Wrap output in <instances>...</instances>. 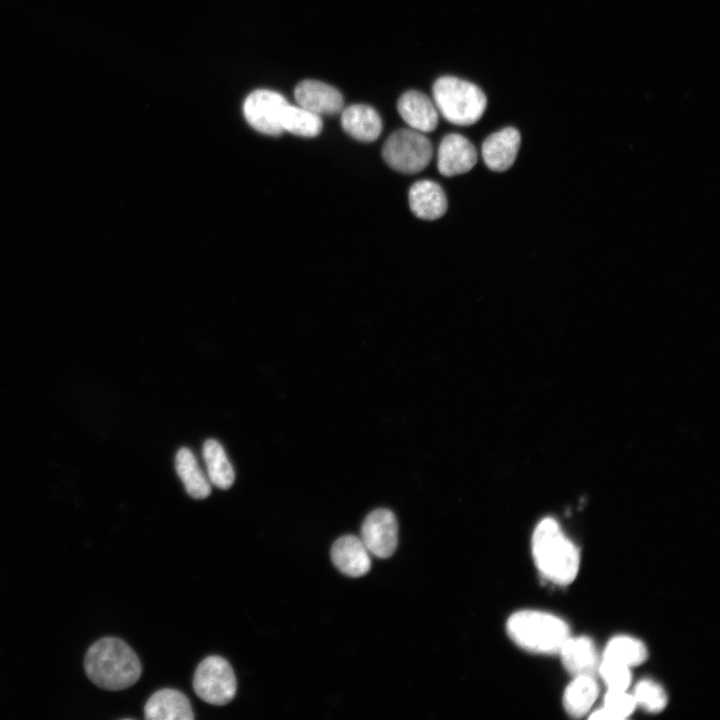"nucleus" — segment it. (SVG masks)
Listing matches in <instances>:
<instances>
[{
    "label": "nucleus",
    "instance_id": "f257e3e1",
    "mask_svg": "<svg viewBox=\"0 0 720 720\" xmlns=\"http://www.w3.org/2000/svg\"><path fill=\"white\" fill-rule=\"evenodd\" d=\"M84 670L98 687L118 691L134 685L141 676L142 667L138 656L125 641L104 637L88 648Z\"/></svg>",
    "mask_w": 720,
    "mask_h": 720
},
{
    "label": "nucleus",
    "instance_id": "f03ea898",
    "mask_svg": "<svg viewBox=\"0 0 720 720\" xmlns=\"http://www.w3.org/2000/svg\"><path fill=\"white\" fill-rule=\"evenodd\" d=\"M532 555L541 575L557 585H568L580 567V552L553 518L542 519L534 529Z\"/></svg>",
    "mask_w": 720,
    "mask_h": 720
},
{
    "label": "nucleus",
    "instance_id": "7ed1b4c3",
    "mask_svg": "<svg viewBox=\"0 0 720 720\" xmlns=\"http://www.w3.org/2000/svg\"><path fill=\"white\" fill-rule=\"evenodd\" d=\"M510 639L520 648L538 654L559 653L571 636L567 623L561 618L539 610H521L507 620Z\"/></svg>",
    "mask_w": 720,
    "mask_h": 720
},
{
    "label": "nucleus",
    "instance_id": "20e7f679",
    "mask_svg": "<svg viewBox=\"0 0 720 720\" xmlns=\"http://www.w3.org/2000/svg\"><path fill=\"white\" fill-rule=\"evenodd\" d=\"M434 104L449 122L468 126L483 115L487 99L475 84L454 76L438 78L432 88Z\"/></svg>",
    "mask_w": 720,
    "mask_h": 720
},
{
    "label": "nucleus",
    "instance_id": "39448f33",
    "mask_svg": "<svg viewBox=\"0 0 720 720\" xmlns=\"http://www.w3.org/2000/svg\"><path fill=\"white\" fill-rule=\"evenodd\" d=\"M433 154L430 140L414 129L393 132L382 148L385 162L404 174H415L427 167Z\"/></svg>",
    "mask_w": 720,
    "mask_h": 720
},
{
    "label": "nucleus",
    "instance_id": "423d86ee",
    "mask_svg": "<svg viewBox=\"0 0 720 720\" xmlns=\"http://www.w3.org/2000/svg\"><path fill=\"white\" fill-rule=\"evenodd\" d=\"M193 687L203 701L212 705H225L234 698L237 682L229 662L220 656L212 655L197 666Z\"/></svg>",
    "mask_w": 720,
    "mask_h": 720
},
{
    "label": "nucleus",
    "instance_id": "0eeeda50",
    "mask_svg": "<svg viewBox=\"0 0 720 720\" xmlns=\"http://www.w3.org/2000/svg\"><path fill=\"white\" fill-rule=\"evenodd\" d=\"M288 104L285 97L275 91L259 89L247 96L243 113L251 127L267 135L283 133L281 117Z\"/></svg>",
    "mask_w": 720,
    "mask_h": 720
},
{
    "label": "nucleus",
    "instance_id": "6e6552de",
    "mask_svg": "<svg viewBox=\"0 0 720 720\" xmlns=\"http://www.w3.org/2000/svg\"><path fill=\"white\" fill-rule=\"evenodd\" d=\"M360 539L369 553L379 558L391 556L398 542V525L394 514L387 509L371 512L362 524Z\"/></svg>",
    "mask_w": 720,
    "mask_h": 720
},
{
    "label": "nucleus",
    "instance_id": "1a4fd4ad",
    "mask_svg": "<svg viewBox=\"0 0 720 720\" xmlns=\"http://www.w3.org/2000/svg\"><path fill=\"white\" fill-rule=\"evenodd\" d=\"M478 159L474 145L463 135H446L438 148L437 168L446 177L470 171Z\"/></svg>",
    "mask_w": 720,
    "mask_h": 720
},
{
    "label": "nucleus",
    "instance_id": "9d476101",
    "mask_svg": "<svg viewBox=\"0 0 720 720\" xmlns=\"http://www.w3.org/2000/svg\"><path fill=\"white\" fill-rule=\"evenodd\" d=\"M294 96L299 106L317 115H333L343 109L342 94L322 81H301L295 88Z\"/></svg>",
    "mask_w": 720,
    "mask_h": 720
},
{
    "label": "nucleus",
    "instance_id": "9b49d317",
    "mask_svg": "<svg viewBox=\"0 0 720 720\" xmlns=\"http://www.w3.org/2000/svg\"><path fill=\"white\" fill-rule=\"evenodd\" d=\"M521 143L517 129L506 127L490 134L482 144V158L486 166L497 172L509 169L515 162Z\"/></svg>",
    "mask_w": 720,
    "mask_h": 720
},
{
    "label": "nucleus",
    "instance_id": "f8f14e48",
    "mask_svg": "<svg viewBox=\"0 0 720 720\" xmlns=\"http://www.w3.org/2000/svg\"><path fill=\"white\" fill-rule=\"evenodd\" d=\"M402 119L416 131L431 132L438 125V110L434 102L422 92L409 90L397 102Z\"/></svg>",
    "mask_w": 720,
    "mask_h": 720
},
{
    "label": "nucleus",
    "instance_id": "ddd939ff",
    "mask_svg": "<svg viewBox=\"0 0 720 720\" xmlns=\"http://www.w3.org/2000/svg\"><path fill=\"white\" fill-rule=\"evenodd\" d=\"M565 669L573 676H592L598 672L599 659L596 647L587 636H570L559 653Z\"/></svg>",
    "mask_w": 720,
    "mask_h": 720
},
{
    "label": "nucleus",
    "instance_id": "4468645a",
    "mask_svg": "<svg viewBox=\"0 0 720 720\" xmlns=\"http://www.w3.org/2000/svg\"><path fill=\"white\" fill-rule=\"evenodd\" d=\"M331 559L339 571L350 577L365 575L371 566L369 551L360 538L352 535L340 537L334 542Z\"/></svg>",
    "mask_w": 720,
    "mask_h": 720
},
{
    "label": "nucleus",
    "instance_id": "2eb2a0df",
    "mask_svg": "<svg viewBox=\"0 0 720 720\" xmlns=\"http://www.w3.org/2000/svg\"><path fill=\"white\" fill-rule=\"evenodd\" d=\"M144 715L148 720H192L194 718L189 699L180 691L165 688L158 690L147 700Z\"/></svg>",
    "mask_w": 720,
    "mask_h": 720
},
{
    "label": "nucleus",
    "instance_id": "dca6fc26",
    "mask_svg": "<svg viewBox=\"0 0 720 720\" xmlns=\"http://www.w3.org/2000/svg\"><path fill=\"white\" fill-rule=\"evenodd\" d=\"M409 205L415 216L435 220L447 210V197L442 187L431 180L415 182L409 190Z\"/></svg>",
    "mask_w": 720,
    "mask_h": 720
},
{
    "label": "nucleus",
    "instance_id": "f3484780",
    "mask_svg": "<svg viewBox=\"0 0 720 720\" xmlns=\"http://www.w3.org/2000/svg\"><path fill=\"white\" fill-rule=\"evenodd\" d=\"M343 130L362 142L376 140L382 131V121L377 111L365 104H354L341 113Z\"/></svg>",
    "mask_w": 720,
    "mask_h": 720
},
{
    "label": "nucleus",
    "instance_id": "a211bd4d",
    "mask_svg": "<svg viewBox=\"0 0 720 720\" xmlns=\"http://www.w3.org/2000/svg\"><path fill=\"white\" fill-rule=\"evenodd\" d=\"M599 693V687L592 676H576L568 684L563 694V706L573 718L586 715Z\"/></svg>",
    "mask_w": 720,
    "mask_h": 720
},
{
    "label": "nucleus",
    "instance_id": "6ab92c4d",
    "mask_svg": "<svg viewBox=\"0 0 720 720\" xmlns=\"http://www.w3.org/2000/svg\"><path fill=\"white\" fill-rule=\"evenodd\" d=\"M175 468L186 492L195 499H204L211 493L210 481L205 477L194 454L181 448L175 457Z\"/></svg>",
    "mask_w": 720,
    "mask_h": 720
},
{
    "label": "nucleus",
    "instance_id": "aec40b11",
    "mask_svg": "<svg viewBox=\"0 0 720 720\" xmlns=\"http://www.w3.org/2000/svg\"><path fill=\"white\" fill-rule=\"evenodd\" d=\"M203 458L207 468L209 481L220 489H228L234 483L233 467L222 445L208 439L203 445Z\"/></svg>",
    "mask_w": 720,
    "mask_h": 720
},
{
    "label": "nucleus",
    "instance_id": "412c9836",
    "mask_svg": "<svg viewBox=\"0 0 720 720\" xmlns=\"http://www.w3.org/2000/svg\"><path fill=\"white\" fill-rule=\"evenodd\" d=\"M647 657L646 645L641 640L627 635H618L610 639L603 653V658L630 668L642 664Z\"/></svg>",
    "mask_w": 720,
    "mask_h": 720
},
{
    "label": "nucleus",
    "instance_id": "4be33fe9",
    "mask_svg": "<svg viewBox=\"0 0 720 720\" xmlns=\"http://www.w3.org/2000/svg\"><path fill=\"white\" fill-rule=\"evenodd\" d=\"M283 131H288L301 137H315L323 127L320 115H317L301 106L287 104L281 117Z\"/></svg>",
    "mask_w": 720,
    "mask_h": 720
},
{
    "label": "nucleus",
    "instance_id": "5701e85b",
    "mask_svg": "<svg viewBox=\"0 0 720 720\" xmlns=\"http://www.w3.org/2000/svg\"><path fill=\"white\" fill-rule=\"evenodd\" d=\"M636 708L632 694L627 690H608L601 709L591 713V719L619 720L630 716Z\"/></svg>",
    "mask_w": 720,
    "mask_h": 720
},
{
    "label": "nucleus",
    "instance_id": "b1692460",
    "mask_svg": "<svg viewBox=\"0 0 720 720\" xmlns=\"http://www.w3.org/2000/svg\"><path fill=\"white\" fill-rule=\"evenodd\" d=\"M632 695L636 706H640L650 713L661 712L668 702V697L663 687L650 679L639 681Z\"/></svg>",
    "mask_w": 720,
    "mask_h": 720
},
{
    "label": "nucleus",
    "instance_id": "393cba45",
    "mask_svg": "<svg viewBox=\"0 0 720 720\" xmlns=\"http://www.w3.org/2000/svg\"><path fill=\"white\" fill-rule=\"evenodd\" d=\"M598 673L608 690H627L631 683L630 667L602 658Z\"/></svg>",
    "mask_w": 720,
    "mask_h": 720
}]
</instances>
